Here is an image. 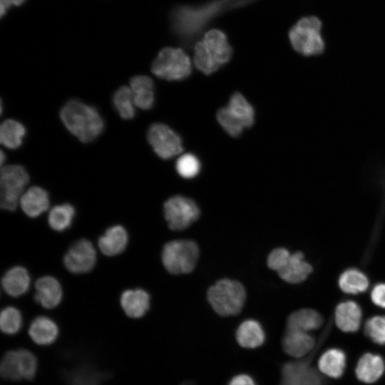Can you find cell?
<instances>
[{"instance_id":"1","label":"cell","mask_w":385,"mask_h":385,"mask_svg":"<svg viewBox=\"0 0 385 385\" xmlns=\"http://www.w3.org/2000/svg\"><path fill=\"white\" fill-rule=\"evenodd\" d=\"M256 0H210L199 4L177 6L171 14L172 28L180 41L188 45L195 40L210 21L225 11L252 4Z\"/></svg>"},{"instance_id":"2","label":"cell","mask_w":385,"mask_h":385,"mask_svg":"<svg viewBox=\"0 0 385 385\" xmlns=\"http://www.w3.org/2000/svg\"><path fill=\"white\" fill-rule=\"evenodd\" d=\"M231 46L224 31L219 29L207 30L193 45L195 67L205 75L216 72L231 59Z\"/></svg>"},{"instance_id":"3","label":"cell","mask_w":385,"mask_h":385,"mask_svg":"<svg viewBox=\"0 0 385 385\" xmlns=\"http://www.w3.org/2000/svg\"><path fill=\"white\" fill-rule=\"evenodd\" d=\"M59 115L67 130L83 143L94 140L104 128L103 120L97 109L80 100L66 102Z\"/></svg>"},{"instance_id":"4","label":"cell","mask_w":385,"mask_h":385,"mask_svg":"<svg viewBox=\"0 0 385 385\" xmlns=\"http://www.w3.org/2000/svg\"><path fill=\"white\" fill-rule=\"evenodd\" d=\"M207 298L219 315L235 316L243 308L246 291L242 284L237 280L221 279L207 289Z\"/></svg>"},{"instance_id":"5","label":"cell","mask_w":385,"mask_h":385,"mask_svg":"<svg viewBox=\"0 0 385 385\" xmlns=\"http://www.w3.org/2000/svg\"><path fill=\"white\" fill-rule=\"evenodd\" d=\"M217 120L223 130L232 137L240 136L255 121V111L251 104L240 93L230 97L227 106L217 112Z\"/></svg>"},{"instance_id":"6","label":"cell","mask_w":385,"mask_h":385,"mask_svg":"<svg viewBox=\"0 0 385 385\" xmlns=\"http://www.w3.org/2000/svg\"><path fill=\"white\" fill-rule=\"evenodd\" d=\"M192 61L181 47H165L158 53L151 66L152 73L167 81H182L192 73Z\"/></svg>"},{"instance_id":"7","label":"cell","mask_w":385,"mask_h":385,"mask_svg":"<svg viewBox=\"0 0 385 385\" xmlns=\"http://www.w3.org/2000/svg\"><path fill=\"white\" fill-rule=\"evenodd\" d=\"M322 23L315 16L299 19L289 30L288 36L294 51L309 56L318 55L324 49L321 36Z\"/></svg>"},{"instance_id":"8","label":"cell","mask_w":385,"mask_h":385,"mask_svg":"<svg viewBox=\"0 0 385 385\" xmlns=\"http://www.w3.org/2000/svg\"><path fill=\"white\" fill-rule=\"evenodd\" d=\"M199 257V248L191 240H176L167 242L163 248L161 259L166 270L170 274L191 272Z\"/></svg>"},{"instance_id":"9","label":"cell","mask_w":385,"mask_h":385,"mask_svg":"<svg viewBox=\"0 0 385 385\" xmlns=\"http://www.w3.org/2000/svg\"><path fill=\"white\" fill-rule=\"evenodd\" d=\"M29 181V174L23 166H2L0 172V204L2 209L9 211L16 210Z\"/></svg>"},{"instance_id":"10","label":"cell","mask_w":385,"mask_h":385,"mask_svg":"<svg viewBox=\"0 0 385 385\" xmlns=\"http://www.w3.org/2000/svg\"><path fill=\"white\" fill-rule=\"evenodd\" d=\"M38 359L26 349L11 350L5 353L0 366L2 378L7 381H31L38 370Z\"/></svg>"},{"instance_id":"11","label":"cell","mask_w":385,"mask_h":385,"mask_svg":"<svg viewBox=\"0 0 385 385\" xmlns=\"http://www.w3.org/2000/svg\"><path fill=\"white\" fill-rule=\"evenodd\" d=\"M165 218L169 228L180 231L188 228L200 217V209L192 199L175 195L168 199L163 205Z\"/></svg>"},{"instance_id":"12","label":"cell","mask_w":385,"mask_h":385,"mask_svg":"<svg viewBox=\"0 0 385 385\" xmlns=\"http://www.w3.org/2000/svg\"><path fill=\"white\" fill-rule=\"evenodd\" d=\"M147 138L154 152L164 160L178 155L183 150L180 137L170 127L160 123L149 127Z\"/></svg>"},{"instance_id":"13","label":"cell","mask_w":385,"mask_h":385,"mask_svg":"<svg viewBox=\"0 0 385 385\" xmlns=\"http://www.w3.org/2000/svg\"><path fill=\"white\" fill-rule=\"evenodd\" d=\"M279 385H324V383L311 365L310 358H305L282 365Z\"/></svg>"},{"instance_id":"14","label":"cell","mask_w":385,"mask_h":385,"mask_svg":"<svg viewBox=\"0 0 385 385\" xmlns=\"http://www.w3.org/2000/svg\"><path fill=\"white\" fill-rule=\"evenodd\" d=\"M96 263V252L91 242L81 239L73 244L63 257L66 268L73 274L90 272Z\"/></svg>"},{"instance_id":"15","label":"cell","mask_w":385,"mask_h":385,"mask_svg":"<svg viewBox=\"0 0 385 385\" xmlns=\"http://www.w3.org/2000/svg\"><path fill=\"white\" fill-rule=\"evenodd\" d=\"M111 376L110 372L100 370L87 362L72 365L61 371L66 385H103Z\"/></svg>"},{"instance_id":"16","label":"cell","mask_w":385,"mask_h":385,"mask_svg":"<svg viewBox=\"0 0 385 385\" xmlns=\"http://www.w3.org/2000/svg\"><path fill=\"white\" fill-rule=\"evenodd\" d=\"M34 299L46 309H53L61 302L63 290L58 279L49 275L38 278L35 284Z\"/></svg>"},{"instance_id":"17","label":"cell","mask_w":385,"mask_h":385,"mask_svg":"<svg viewBox=\"0 0 385 385\" xmlns=\"http://www.w3.org/2000/svg\"><path fill=\"white\" fill-rule=\"evenodd\" d=\"M314 338L307 332L288 329L282 337V346L289 356L300 359L309 354L314 347Z\"/></svg>"},{"instance_id":"18","label":"cell","mask_w":385,"mask_h":385,"mask_svg":"<svg viewBox=\"0 0 385 385\" xmlns=\"http://www.w3.org/2000/svg\"><path fill=\"white\" fill-rule=\"evenodd\" d=\"M362 311L354 301L340 302L335 309L334 321L338 328L344 332H355L361 324Z\"/></svg>"},{"instance_id":"19","label":"cell","mask_w":385,"mask_h":385,"mask_svg":"<svg viewBox=\"0 0 385 385\" xmlns=\"http://www.w3.org/2000/svg\"><path fill=\"white\" fill-rule=\"evenodd\" d=\"M120 306L125 314L134 319L143 317L150 308V295L143 289L125 290L120 295Z\"/></svg>"},{"instance_id":"20","label":"cell","mask_w":385,"mask_h":385,"mask_svg":"<svg viewBox=\"0 0 385 385\" xmlns=\"http://www.w3.org/2000/svg\"><path fill=\"white\" fill-rule=\"evenodd\" d=\"M19 205L28 217H37L49 207L48 193L41 187L32 186L22 194Z\"/></svg>"},{"instance_id":"21","label":"cell","mask_w":385,"mask_h":385,"mask_svg":"<svg viewBox=\"0 0 385 385\" xmlns=\"http://www.w3.org/2000/svg\"><path fill=\"white\" fill-rule=\"evenodd\" d=\"M385 371V361L377 354L366 353L359 359L355 374L357 379L366 384H372L378 381Z\"/></svg>"},{"instance_id":"22","label":"cell","mask_w":385,"mask_h":385,"mask_svg":"<svg viewBox=\"0 0 385 385\" xmlns=\"http://www.w3.org/2000/svg\"><path fill=\"white\" fill-rule=\"evenodd\" d=\"M126 230L120 225L108 227L99 237L98 248L106 256H115L123 252L128 245Z\"/></svg>"},{"instance_id":"23","label":"cell","mask_w":385,"mask_h":385,"mask_svg":"<svg viewBox=\"0 0 385 385\" xmlns=\"http://www.w3.org/2000/svg\"><path fill=\"white\" fill-rule=\"evenodd\" d=\"M312 270V266L304 260V254L297 251L290 255L286 265L277 273L284 281L297 284L304 281Z\"/></svg>"},{"instance_id":"24","label":"cell","mask_w":385,"mask_h":385,"mask_svg":"<svg viewBox=\"0 0 385 385\" xmlns=\"http://www.w3.org/2000/svg\"><path fill=\"white\" fill-rule=\"evenodd\" d=\"M130 88L136 107L150 109L155 101L154 83L145 75L133 76L130 81Z\"/></svg>"},{"instance_id":"25","label":"cell","mask_w":385,"mask_h":385,"mask_svg":"<svg viewBox=\"0 0 385 385\" xmlns=\"http://www.w3.org/2000/svg\"><path fill=\"white\" fill-rule=\"evenodd\" d=\"M58 327L51 319L39 316L30 324L29 334L32 341L40 346L53 344L58 336Z\"/></svg>"},{"instance_id":"26","label":"cell","mask_w":385,"mask_h":385,"mask_svg":"<svg viewBox=\"0 0 385 385\" xmlns=\"http://www.w3.org/2000/svg\"><path fill=\"white\" fill-rule=\"evenodd\" d=\"M235 338L240 346L246 349H255L263 344L265 341V333L257 321L247 319L238 326Z\"/></svg>"},{"instance_id":"27","label":"cell","mask_w":385,"mask_h":385,"mask_svg":"<svg viewBox=\"0 0 385 385\" xmlns=\"http://www.w3.org/2000/svg\"><path fill=\"white\" fill-rule=\"evenodd\" d=\"M31 283L30 275L23 267L15 266L7 270L1 279V285L6 294L19 297L27 292Z\"/></svg>"},{"instance_id":"28","label":"cell","mask_w":385,"mask_h":385,"mask_svg":"<svg viewBox=\"0 0 385 385\" xmlns=\"http://www.w3.org/2000/svg\"><path fill=\"white\" fill-rule=\"evenodd\" d=\"M346 356L343 350L331 348L325 351L319 357L318 367L322 373L334 378H340L346 368Z\"/></svg>"},{"instance_id":"29","label":"cell","mask_w":385,"mask_h":385,"mask_svg":"<svg viewBox=\"0 0 385 385\" xmlns=\"http://www.w3.org/2000/svg\"><path fill=\"white\" fill-rule=\"evenodd\" d=\"M323 323L321 314L312 309H301L291 313L287 319V329L308 332L319 329Z\"/></svg>"},{"instance_id":"30","label":"cell","mask_w":385,"mask_h":385,"mask_svg":"<svg viewBox=\"0 0 385 385\" xmlns=\"http://www.w3.org/2000/svg\"><path fill=\"white\" fill-rule=\"evenodd\" d=\"M338 284L346 294H356L365 292L369 285L366 275L356 268H349L339 276Z\"/></svg>"},{"instance_id":"31","label":"cell","mask_w":385,"mask_h":385,"mask_svg":"<svg viewBox=\"0 0 385 385\" xmlns=\"http://www.w3.org/2000/svg\"><path fill=\"white\" fill-rule=\"evenodd\" d=\"M26 135L24 125L14 119L4 120L0 126V142L7 148L16 149L23 143Z\"/></svg>"},{"instance_id":"32","label":"cell","mask_w":385,"mask_h":385,"mask_svg":"<svg viewBox=\"0 0 385 385\" xmlns=\"http://www.w3.org/2000/svg\"><path fill=\"white\" fill-rule=\"evenodd\" d=\"M75 216L74 207L68 204L64 203L53 207L48 215V222L53 230L62 232L68 229Z\"/></svg>"},{"instance_id":"33","label":"cell","mask_w":385,"mask_h":385,"mask_svg":"<svg viewBox=\"0 0 385 385\" xmlns=\"http://www.w3.org/2000/svg\"><path fill=\"white\" fill-rule=\"evenodd\" d=\"M113 103L119 115L125 120L132 119L135 114L134 101L130 87H120L113 96Z\"/></svg>"},{"instance_id":"34","label":"cell","mask_w":385,"mask_h":385,"mask_svg":"<svg viewBox=\"0 0 385 385\" xmlns=\"http://www.w3.org/2000/svg\"><path fill=\"white\" fill-rule=\"evenodd\" d=\"M22 326V316L19 310L14 307H7L1 310L0 327L1 331L9 335L19 332Z\"/></svg>"},{"instance_id":"35","label":"cell","mask_w":385,"mask_h":385,"mask_svg":"<svg viewBox=\"0 0 385 385\" xmlns=\"http://www.w3.org/2000/svg\"><path fill=\"white\" fill-rule=\"evenodd\" d=\"M364 334L375 344L385 345V316L376 315L368 319Z\"/></svg>"},{"instance_id":"36","label":"cell","mask_w":385,"mask_h":385,"mask_svg":"<svg viewBox=\"0 0 385 385\" xmlns=\"http://www.w3.org/2000/svg\"><path fill=\"white\" fill-rule=\"evenodd\" d=\"M175 168L178 173L184 178L195 177L200 170L199 159L193 154L181 155L177 160Z\"/></svg>"},{"instance_id":"37","label":"cell","mask_w":385,"mask_h":385,"mask_svg":"<svg viewBox=\"0 0 385 385\" xmlns=\"http://www.w3.org/2000/svg\"><path fill=\"white\" fill-rule=\"evenodd\" d=\"M290 252L284 247L275 248L267 257V264L270 269L279 272L287 262Z\"/></svg>"},{"instance_id":"38","label":"cell","mask_w":385,"mask_h":385,"mask_svg":"<svg viewBox=\"0 0 385 385\" xmlns=\"http://www.w3.org/2000/svg\"><path fill=\"white\" fill-rule=\"evenodd\" d=\"M371 299L376 306L385 309V283L376 284L373 287Z\"/></svg>"},{"instance_id":"39","label":"cell","mask_w":385,"mask_h":385,"mask_svg":"<svg viewBox=\"0 0 385 385\" xmlns=\"http://www.w3.org/2000/svg\"><path fill=\"white\" fill-rule=\"evenodd\" d=\"M227 385H257V383L250 374L240 373L232 376Z\"/></svg>"},{"instance_id":"40","label":"cell","mask_w":385,"mask_h":385,"mask_svg":"<svg viewBox=\"0 0 385 385\" xmlns=\"http://www.w3.org/2000/svg\"><path fill=\"white\" fill-rule=\"evenodd\" d=\"M25 0H0V13L2 17L6 12V10L12 5L20 6Z\"/></svg>"},{"instance_id":"41","label":"cell","mask_w":385,"mask_h":385,"mask_svg":"<svg viewBox=\"0 0 385 385\" xmlns=\"http://www.w3.org/2000/svg\"><path fill=\"white\" fill-rule=\"evenodd\" d=\"M5 160V155L3 151L1 152V165H3V163Z\"/></svg>"},{"instance_id":"42","label":"cell","mask_w":385,"mask_h":385,"mask_svg":"<svg viewBox=\"0 0 385 385\" xmlns=\"http://www.w3.org/2000/svg\"><path fill=\"white\" fill-rule=\"evenodd\" d=\"M180 385H194V384L191 382L185 381V382L182 383Z\"/></svg>"}]
</instances>
